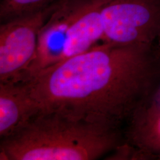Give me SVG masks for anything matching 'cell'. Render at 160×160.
Segmentation results:
<instances>
[{
  "instance_id": "obj_1",
  "label": "cell",
  "mask_w": 160,
  "mask_h": 160,
  "mask_svg": "<svg viewBox=\"0 0 160 160\" xmlns=\"http://www.w3.org/2000/svg\"><path fill=\"white\" fill-rule=\"evenodd\" d=\"M37 112L122 129L160 89L155 45L103 43L22 80Z\"/></svg>"
},
{
  "instance_id": "obj_2",
  "label": "cell",
  "mask_w": 160,
  "mask_h": 160,
  "mask_svg": "<svg viewBox=\"0 0 160 160\" xmlns=\"http://www.w3.org/2000/svg\"><path fill=\"white\" fill-rule=\"evenodd\" d=\"M124 142L122 129L57 112H37L1 139V160H94Z\"/></svg>"
},
{
  "instance_id": "obj_3",
  "label": "cell",
  "mask_w": 160,
  "mask_h": 160,
  "mask_svg": "<svg viewBox=\"0 0 160 160\" xmlns=\"http://www.w3.org/2000/svg\"><path fill=\"white\" fill-rule=\"evenodd\" d=\"M101 16L104 43L155 45L160 39V0H113Z\"/></svg>"
},
{
  "instance_id": "obj_4",
  "label": "cell",
  "mask_w": 160,
  "mask_h": 160,
  "mask_svg": "<svg viewBox=\"0 0 160 160\" xmlns=\"http://www.w3.org/2000/svg\"><path fill=\"white\" fill-rule=\"evenodd\" d=\"M61 0L0 25V82L18 81L36 57L41 30Z\"/></svg>"
},
{
  "instance_id": "obj_5",
  "label": "cell",
  "mask_w": 160,
  "mask_h": 160,
  "mask_svg": "<svg viewBox=\"0 0 160 160\" xmlns=\"http://www.w3.org/2000/svg\"><path fill=\"white\" fill-rule=\"evenodd\" d=\"M123 130L133 160H160V89L133 112Z\"/></svg>"
},
{
  "instance_id": "obj_6",
  "label": "cell",
  "mask_w": 160,
  "mask_h": 160,
  "mask_svg": "<svg viewBox=\"0 0 160 160\" xmlns=\"http://www.w3.org/2000/svg\"><path fill=\"white\" fill-rule=\"evenodd\" d=\"M36 113L22 81L0 82V138L19 130Z\"/></svg>"
},
{
  "instance_id": "obj_7",
  "label": "cell",
  "mask_w": 160,
  "mask_h": 160,
  "mask_svg": "<svg viewBox=\"0 0 160 160\" xmlns=\"http://www.w3.org/2000/svg\"><path fill=\"white\" fill-rule=\"evenodd\" d=\"M58 0H1L0 22H6L39 11Z\"/></svg>"
},
{
  "instance_id": "obj_8",
  "label": "cell",
  "mask_w": 160,
  "mask_h": 160,
  "mask_svg": "<svg viewBox=\"0 0 160 160\" xmlns=\"http://www.w3.org/2000/svg\"><path fill=\"white\" fill-rule=\"evenodd\" d=\"M155 48H156V51H157L158 57L159 58L160 60V39L155 43Z\"/></svg>"
},
{
  "instance_id": "obj_9",
  "label": "cell",
  "mask_w": 160,
  "mask_h": 160,
  "mask_svg": "<svg viewBox=\"0 0 160 160\" xmlns=\"http://www.w3.org/2000/svg\"><path fill=\"white\" fill-rule=\"evenodd\" d=\"M100 1H107V2H110V1H112L113 0H100Z\"/></svg>"
}]
</instances>
